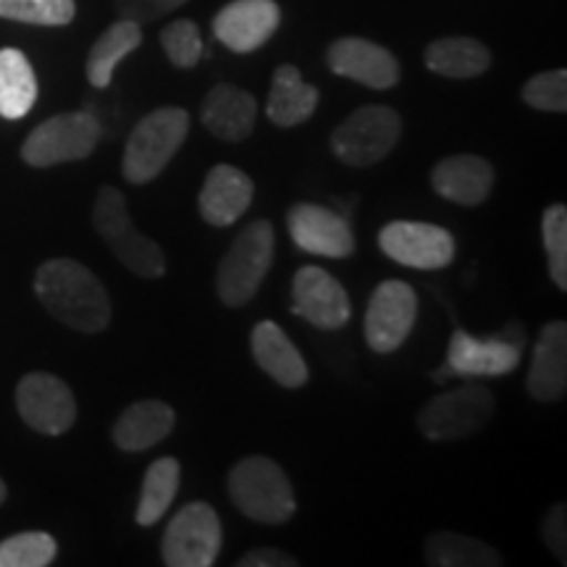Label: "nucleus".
<instances>
[{
    "instance_id": "obj_22",
    "label": "nucleus",
    "mask_w": 567,
    "mask_h": 567,
    "mask_svg": "<svg viewBox=\"0 0 567 567\" xmlns=\"http://www.w3.org/2000/svg\"><path fill=\"white\" fill-rule=\"evenodd\" d=\"M250 344L255 363L264 368L276 384L284 389H300L308 384V363L292 344V339L284 334L281 326H276L274 321H260L252 329Z\"/></svg>"
},
{
    "instance_id": "obj_11",
    "label": "nucleus",
    "mask_w": 567,
    "mask_h": 567,
    "mask_svg": "<svg viewBox=\"0 0 567 567\" xmlns=\"http://www.w3.org/2000/svg\"><path fill=\"white\" fill-rule=\"evenodd\" d=\"M379 247L386 258L417 271H439L455 260L457 245L450 231L436 224L392 221L379 234Z\"/></svg>"
},
{
    "instance_id": "obj_8",
    "label": "nucleus",
    "mask_w": 567,
    "mask_h": 567,
    "mask_svg": "<svg viewBox=\"0 0 567 567\" xmlns=\"http://www.w3.org/2000/svg\"><path fill=\"white\" fill-rule=\"evenodd\" d=\"M103 137V126L92 113L74 111L42 122L21 145V161L32 168L84 161Z\"/></svg>"
},
{
    "instance_id": "obj_9",
    "label": "nucleus",
    "mask_w": 567,
    "mask_h": 567,
    "mask_svg": "<svg viewBox=\"0 0 567 567\" xmlns=\"http://www.w3.org/2000/svg\"><path fill=\"white\" fill-rule=\"evenodd\" d=\"M221 544L224 534L216 509L205 502H193L168 523L161 555L168 567H210L221 551Z\"/></svg>"
},
{
    "instance_id": "obj_27",
    "label": "nucleus",
    "mask_w": 567,
    "mask_h": 567,
    "mask_svg": "<svg viewBox=\"0 0 567 567\" xmlns=\"http://www.w3.org/2000/svg\"><path fill=\"white\" fill-rule=\"evenodd\" d=\"M142 45V30L140 24H134L130 19H118L116 24H111L101 38L95 40V45L90 48L87 55V80L92 87L105 90L113 80V71L122 63L126 55L137 51Z\"/></svg>"
},
{
    "instance_id": "obj_18",
    "label": "nucleus",
    "mask_w": 567,
    "mask_h": 567,
    "mask_svg": "<svg viewBox=\"0 0 567 567\" xmlns=\"http://www.w3.org/2000/svg\"><path fill=\"white\" fill-rule=\"evenodd\" d=\"M255 195V184L245 172L229 163H218L205 176V184L197 197L203 221L210 226H231L245 216Z\"/></svg>"
},
{
    "instance_id": "obj_4",
    "label": "nucleus",
    "mask_w": 567,
    "mask_h": 567,
    "mask_svg": "<svg viewBox=\"0 0 567 567\" xmlns=\"http://www.w3.org/2000/svg\"><path fill=\"white\" fill-rule=\"evenodd\" d=\"M92 224L103 243L111 247V252L116 255L118 264L130 268L132 274L142 279H161L166 274V255L161 245L134 229L124 195L116 187H101L95 208H92Z\"/></svg>"
},
{
    "instance_id": "obj_6",
    "label": "nucleus",
    "mask_w": 567,
    "mask_h": 567,
    "mask_svg": "<svg viewBox=\"0 0 567 567\" xmlns=\"http://www.w3.org/2000/svg\"><path fill=\"white\" fill-rule=\"evenodd\" d=\"M400 137V113L389 105H363L331 132V151L347 166L368 168L384 161Z\"/></svg>"
},
{
    "instance_id": "obj_33",
    "label": "nucleus",
    "mask_w": 567,
    "mask_h": 567,
    "mask_svg": "<svg viewBox=\"0 0 567 567\" xmlns=\"http://www.w3.org/2000/svg\"><path fill=\"white\" fill-rule=\"evenodd\" d=\"M161 45L176 69H193L203 59V40L195 21L179 19L163 27Z\"/></svg>"
},
{
    "instance_id": "obj_34",
    "label": "nucleus",
    "mask_w": 567,
    "mask_h": 567,
    "mask_svg": "<svg viewBox=\"0 0 567 567\" xmlns=\"http://www.w3.org/2000/svg\"><path fill=\"white\" fill-rule=\"evenodd\" d=\"M523 101L530 109L547 111V113H565L567 111V71H542V74L530 76L523 87Z\"/></svg>"
},
{
    "instance_id": "obj_26",
    "label": "nucleus",
    "mask_w": 567,
    "mask_h": 567,
    "mask_svg": "<svg viewBox=\"0 0 567 567\" xmlns=\"http://www.w3.org/2000/svg\"><path fill=\"white\" fill-rule=\"evenodd\" d=\"M38 101V76L32 63L17 48L0 51V116L17 122L34 109Z\"/></svg>"
},
{
    "instance_id": "obj_19",
    "label": "nucleus",
    "mask_w": 567,
    "mask_h": 567,
    "mask_svg": "<svg viewBox=\"0 0 567 567\" xmlns=\"http://www.w3.org/2000/svg\"><path fill=\"white\" fill-rule=\"evenodd\" d=\"M494 166L484 155H450L442 158L431 172V184H434L436 195L444 200L465 205V208H476L492 195L494 189Z\"/></svg>"
},
{
    "instance_id": "obj_14",
    "label": "nucleus",
    "mask_w": 567,
    "mask_h": 567,
    "mask_svg": "<svg viewBox=\"0 0 567 567\" xmlns=\"http://www.w3.org/2000/svg\"><path fill=\"white\" fill-rule=\"evenodd\" d=\"M523 347L509 342L505 337L478 339L467 331L457 329L450 339L444 371L436 373V381L444 375H463V379H478V375H507L520 365Z\"/></svg>"
},
{
    "instance_id": "obj_3",
    "label": "nucleus",
    "mask_w": 567,
    "mask_h": 567,
    "mask_svg": "<svg viewBox=\"0 0 567 567\" xmlns=\"http://www.w3.org/2000/svg\"><path fill=\"white\" fill-rule=\"evenodd\" d=\"M189 132V113L184 109H158L142 116L124 147L122 172L132 184L158 179L163 168L179 153Z\"/></svg>"
},
{
    "instance_id": "obj_37",
    "label": "nucleus",
    "mask_w": 567,
    "mask_h": 567,
    "mask_svg": "<svg viewBox=\"0 0 567 567\" xmlns=\"http://www.w3.org/2000/svg\"><path fill=\"white\" fill-rule=\"evenodd\" d=\"M239 567H295L297 559L281 549H252L237 563Z\"/></svg>"
},
{
    "instance_id": "obj_16",
    "label": "nucleus",
    "mask_w": 567,
    "mask_h": 567,
    "mask_svg": "<svg viewBox=\"0 0 567 567\" xmlns=\"http://www.w3.org/2000/svg\"><path fill=\"white\" fill-rule=\"evenodd\" d=\"M289 237L300 250L318 258H350L354 252V237L344 216L323 208V205L300 203L287 216Z\"/></svg>"
},
{
    "instance_id": "obj_17",
    "label": "nucleus",
    "mask_w": 567,
    "mask_h": 567,
    "mask_svg": "<svg viewBox=\"0 0 567 567\" xmlns=\"http://www.w3.org/2000/svg\"><path fill=\"white\" fill-rule=\"evenodd\" d=\"M326 63L337 76L365 84L371 90H392L400 82V61L386 48L363 38H342L331 42Z\"/></svg>"
},
{
    "instance_id": "obj_10",
    "label": "nucleus",
    "mask_w": 567,
    "mask_h": 567,
    "mask_svg": "<svg viewBox=\"0 0 567 567\" xmlns=\"http://www.w3.org/2000/svg\"><path fill=\"white\" fill-rule=\"evenodd\" d=\"M417 318V295L405 281H381L368 302L363 334L373 352H396L413 331Z\"/></svg>"
},
{
    "instance_id": "obj_38",
    "label": "nucleus",
    "mask_w": 567,
    "mask_h": 567,
    "mask_svg": "<svg viewBox=\"0 0 567 567\" xmlns=\"http://www.w3.org/2000/svg\"><path fill=\"white\" fill-rule=\"evenodd\" d=\"M6 494H9V492H6V484H3V478H0V505H3V502H6Z\"/></svg>"
},
{
    "instance_id": "obj_7",
    "label": "nucleus",
    "mask_w": 567,
    "mask_h": 567,
    "mask_svg": "<svg viewBox=\"0 0 567 567\" xmlns=\"http://www.w3.org/2000/svg\"><path fill=\"white\" fill-rule=\"evenodd\" d=\"M494 394L481 384L446 389L417 413V429L431 442H457L478 434L494 415Z\"/></svg>"
},
{
    "instance_id": "obj_20",
    "label": "nucleus",
    "mask_w": 567,
    "mask_h": 567,
    "mask_svg": "<svg viewBox=\"0 0 567 567\" xmlns=\"http://www.w3.org/2000/svg\"><path fill=\"white\" fill-rule=\"evenodd\" d=\"M200 122L213 137L243 142L250 137L258 122V101L234 84H216L200 105Z\"/></svg>"
},
{
    "instance_id": "obj_5",
    "label": "nucleus",
    "mask_w": 567,
    "mask_h": 567,
    "mask_svg": "<svg viewBox=\"0 0 567 567\" xmlns=\"http://www.w3.org/2000/svg\"><path fill=\"white\" fill-rule=\"evenodd\" d=\"M274 250L276 234L271 221L258 218V221L245 226L216 271V289L224 305L243 308L258 295L260 284L274 264Z\"/></svg>"
},
{
    "instance_id": "obj_29",
    "label": "nucleus",
    "mask_w": 567,
    "mask_h": 567,
    "mask_svg": "<svg viewBox=\"0 0 567 567\" xmlns=\"http://www.w3.org/2000/svg\"><path fill=\"white\" fill-rule=\"evenodd\" d=\"M182 467L174 457H158L147 467L145 481H142V496L137 505V523L142 528H151L166 515L172 507L174 496L179 494Z\"/></svg>"
},
{
    "instance_id": "obj_28",
    "label": "nucleus",
    "mask_w": 567,
    "mask_h": 567,
    "mask_svg": "<svg viewBox=\"0 0 567 567\" xmlns=\"http://www.w3.org/2000/svg\"><path fill=\"white\" fill-rule=\"evenodd\" d=\"M425 563L434 567H499L502 557L476 536L442 530L425 538Z\"/></svg>"
},
{
    "instance_id": "obj_12",
    "label": "nucleus",
    "mask_w": 567,
    "mask_h": 567,
    "mask_svg": "<svg viewBox=\"0 0 567 567\" xmlns=\"http://www.w3.org/2000/svg\"><path fill=\"white\" fill-rule=\"evenodd\" d=\"M17 408L21 421L48 436L66 434L76 421L74 394L53 373H27L17 386Z\"/></svg>"
},
{
    "instance_id": "obj_23",
    "label": "nucleus",
    "mask_w": 567,
    "mask_h": 567,
    "mask_svg": "<svg viewBox=\"0 0 567 567\" xmlns=\"http://www.w3.org/2000/svg\"><path fill=\"white\" fill-rule=\"evenodd\" d=\"M176 413L158 400L134 402L113 423V444L122 452H145L174 431Z\"/></svg>"
},
{
    "instance_id": "obj_30",
    "label": "nucleus",
    "mask_w": 567,
    "mask_h": 567,
    "mask_svg": "<svg viewBox=\"0 0 567 567\" xmlns=\"http://www.w3.org/2000/svg\"><path fill=\"white\" fill-rule=\"evenodd\" d=\"M59 555V544L51 534L27 530L0 542V567H48Z\"/></svg>"
},
{
    "instance_id": "obj_36",
    "label": "nucleus",
    "mask_w": 567,
    "mask_h": 567,
    "mask_svg": "<svg viewBox=\"0 0 567 567\" xmlns=\"http://www.w3.org/2000/svg\"><path fill=\"white\" fill-rule=\"evenodd\" d=\"M567 509L565 505H555L544 517V542H547V547L551 555H555L559 563H567Z\"/></svg>"
},
{
    "instance_id": "obj_21",
    "label": "nucleus",
    "mask_w": 567,
    "mask_h": 567,
    "mask_svg": "<svg viewBox=\"0 0 567 567\" xmlns=\"http://www.w3.org/2000/svg\"><path fill=\"white\" fill-rule=\"evenodd\" d=\"M536 402H559L567 392V326L549 321L534 347V363L526 379Z\"/></svg>"
},
{
    "instance_id": "obj_2",
    "label": "nucleus",
    "mask_w": 567,
    "mask_h": 567,
    "mask_svg": "<svg viewBox=\"0 0 567 567\" xmlns=\"http://www.w3.org/2000/svg\"><path fill=\"white\" fill-rule=\"evenodd\" d=\"M229 496L239 513L266 526H281L297 513L295 488L271 457L252 455L229 471Z\"/></svg>"
},
{
    "instance_id": "obj_15",
    "label": "nucleus",
    "mask_w": 567,
    "mask_h": 567,
    "mask_svg": "<svg viewBox=\"0 0 567 567\" xmlns=\"http://www.w3.org/2000/svg\"><path fill=\"white\" fill-rule=\"evenodd\" d=\"M281 24L276 0H234L213 19V34L231 53H252L264 48Z\"/></svg>"
},
{
    "instance_id": "obj_13",
    "label": "nucleus",
    "mask_w": 567,
    "mask_h": 567,
    "mask_svg": "<svg viewBox=\"0 0 567 567\" xmlns=\"http://www.w3.org/2000/svg\"><path fill=\"white\" fill-rule=\"evenodd\" d=\"M292 313L313 323L316 329L337 331L350 323V295L329 271L305 266L295 274L292 281Z\"/></svg>"
},
{
    "instance_id": "obj_35",
    "label": "nucleus",
    "mask_w": 567,
    "mask_h": 567,
    "mask_svg": "<svg viewBox=\"0 0 567 567\" xmlns=\"http://www.w3.org/2000/svg\"><path fill=\"white\" fill-rule=\"evenodd\" d=\"M187 0H116V11L122 19H130L134 24H147L166 13L179 9Z\"/></svg>"
},
{
    "instance_id": "obj_31",
    "label": "nucleus",
    "mask_w": 567,
    "mask_h": 567,
    "mask_svg": "<svg viewBox=\"0 0 567 567\" xmlns=\"http://www.w3.org/2000/svg\"><path fill=\"white\" fill-rule=\"evenodd\" d=\"M74 0H0V19L38 27H66L74 21Z\"/></svg>"
},
{
    "instance_id": "obj_32",
    "label": "nucleus",
    "mask_w": 567,
    "mask_h": 567,
    "mask_svg": "<svg viewBox=\"0 0 567 567\" xmlns=\"http://www.w3.org/2000/svg\"><path fill=\"white\" fill-rule=\"evenodd\" d=\"M544 250L549 258V276L557 284L559 292L567 289V208L565 205H549L542 221Z\"/></svg>"
},
{
    "instance_id": "obj_1",
    "label": "nucleus",
    "mask_w": 567,
    "mask_h": 567,
    "mask_svg": "<svg viewBox=\"0 0 567 567\" xmlns=\"http://www.w3.org/2000/svg\"><path fill=\"white\" fill-rule=\"evenodd\" d=\"M34 292L53 318L82 334L109 329L113 308L105 287L87 266L71 258H53L38 268Z\"/></svg>"
},
{
    "instance_id": "obj_25",
    "label": "nucleus",
    "mask_w": 567,
    "mask_h": 567,
    "mask_svg": "<svg viewBox=\"0 0 567 567\" xmlns=\"http://www.w3.org/2000/svg\"><path fill=\"white\" fill-rule=\"evenodd\" d=\"M425 66L446 80H473L492 66V53L473 38H442L425 48Z\"/></svg>"
},
{
    "instance_id": "obj_24",
    "label": "nucleus",
    "mask_w": 567,
    "mask_h": 567,
    "mask_svg": "<svg viewBox=\"0 0 567 567\" xmlns=\"http://www.w3.org/2000/svg\"><path fill=\"white\" fill-rule=\"evenodd\" d=\"M318 97H321L318 95V87L302 82L297 66L284 63V66L274 71L266 113L276 126L289 130V126L305 124L310 116H313V111L318 109Z\"/></svg>"
}]
</instances>
